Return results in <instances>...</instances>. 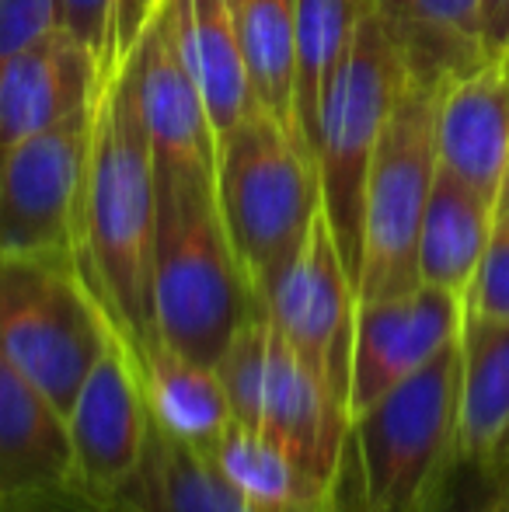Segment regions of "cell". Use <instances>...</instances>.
Segmentation results:
<instances>
[{
    "label": "cell",
    "mask_w": 509,
    "mask_h": 512,
    "mask_svg": "<svg viewBox=\"0 0 509 512\" xmlns=\"http://www.w3.org/2000/svg\"><path fill=\"white\" fill-rule=\"evenodd\" d=\"M464 300L440 286L356 304L349 418L367 411L387 391L429 366L450 342L461 338Z\"/></svg>",
    "instance_id": "12"
},
{
    "label": "cell",
    "mask_w": 509,
    "mask_h": 512,
    "mask_svg": "<svg viewBox=\"0 0 509 512\" xmlns=\"http://www.w3.org/2000/svg\"><path fill=\"white\" fill-rule=\"evenodd\" d=\"M217 196L241 272L265 307L325 209L318 164L297 136L255 108L217 140Z\"/></svg>",
    "instance_id": "4"
},
{
    "label": "cell",
    "mask_w": 509,
    "mask_h": 512,
    "mask_svg": "<svg viewBox=\"0 0 509 512\" xmlns=\"http://www.w3.org/2000/svg\"><path fill=\"white\" fill-rule=\"evenodd\" d=\"M461 338L349 422V512H447L457 450Z\"/></svg>",
    "instance_id": "3"
},
{
    "label": "cell",
    "mask_w": 509,
    "mask_h": 512,
    "mask_svg": "<svg viewBox=\"0 0 509 512\" xmlns=\"http://www.w3.org/2000/svg\"><path fill=\"white\" fill-rule=\"evenodd\" d=\"M482 42L485 60H503L509 53V0H482Z\"/></svg>",
    "instance_id": "31"
},
{
    "label": "cell",
    "mask_w": 509,
    "mask_h": 512,
    "mask_svg": "<svg viewBox=\"0 0 509 512\" xmlns=\"http://www.w3.org/2000/svg\"><path fill=\"white\" fill-rule=\"evenodd\" d=\"M70 478L63 415L0 349V499Z\"/></svg>",
    "instance_id": "21"
},
{
    "label": "cell",
    "mask_w": 509,
    "mask_h": 512,
    "mask_svg": "<svg viewBox=\"0 0 509 512\" xmlns=\"http://www.w3.org/2000/svg\"><path fill=\"white\" fill-rule=\"evenodd\" d=\"M95 105L32 136L0 161V251L81 255V206Z\"/></svg>",
    "instance_id": "9"
},
{
    "label": "cell",
    "mask_w": 509,
    "mask_h": 512,
    "mask_svg": "<svg viewBox=\"0 0 509 512\" xmlns=\"http://www.w3.org/2000/svg\"><path fill=\"white\" fill-rule=\"evenodd\" d=\"M70 446V478L88 492L116 495L140 464L150 432V408L143 394L140 352L126 335H116L109 349L88 370L74 405L63 415Z\"/></svg>",
    "instance_id": "11"
},
{
    "label": "cell",
    "mask_w": 509,
    "mask_h": 512,
    "mask_svg": "<svg viewBox=\"0 0 509 512\" xmlns=\"http://www.w3.org/2000/svg\"><path fill=\"white\" fill-rule=\"evenodd\" d=\"M440 88L408 77L398 91L377 143L363 206V258L356 300H387L412 293L419 283V234L426 216L436 154V108Z\"/></svg>",
    "instance_id": "8"
},
{
    "label": "cell",
    "mask_w": 509,
    "mask_h": 512,
    "mask_svg": "<svg viewBox=\"0 0 509 512\" xmlns=\"http://www.w3.org/2000/svg\"><path fill=\"white\" fill-rule=\"evenodd\" d=\"M496 485H499V488H503V492L509 495V471H506V478H503V481H496Z\"/></svg>",
    "instance_id": "33"
},
{
    "label": "cell",
    "mask_w": 509,
    "mask_h": 512,
    "mask_svg": "<svg viewBox=\"0 0 509 512\" xmlns=\"http://www.w3.org/2000/svg\"><path fill=\"white\" fill-rule=\"evenodd\" d=\"M468 512H509V495L496 485V488H492L489 499H482L478 506H471Z\"/></svg>",
    "instance_id": "32"
},
{
    "label": "cell",
    "mask_w": 509,
    "mask_h": 512,
    "mask_svg": "<svg viewBox=\"0 0 509 512\" xmlns=\"http://www.w3.org/2000/svg\"><path fill=\"white\" fill-rule=\"evenodd\" d=\"M154 161L217 171V133L178 32L175 0H161L126 56Z\"/></svg>",
    "instance_id": "13"
},
{
    "label": "cell",
    "mask_w": 509,
    "mask_h": 512,
    "mask_svg": "<svg viewBox=\"0 0 509 512\" xmlns=\"http://www.w3.org/2000/svg\"><path fill=\"white\" fill-rule=\"evenodd\" d=\"M154 241L157 161L123 60L102 84L95 105L81 206V265L136 352L157 345Z\"/></svg>",
    "instance_id": "1"
},
{
    "label": "cell",
    "mask_w": 509,
    "mask_h": 512,
    "mask_svg": "<svg viewBox=\"0 0 509 512\" xmlns=\"http://www.w3.org/2000/svg\"><path fill=\"white\" fill-rule=\"evenodd\" d=\"M370 0H297V133L311 150L321 95L353 49Z\"/></svg>",
    "instance_id": "25"
},
{
    "label": "cell",
    "mask_w": 509,
    "mask_h": 512,
    "mask_svg": "<svg viewBox=\"0 0 509 512\" xmlns=\"http://www.w3.org/2000/svg\"><path fill=\"white\" fill-rule=\"evenodd\" d=\"M0 512H112L109 499L88 492L74 478L35 485L25 492H14L0 499Z\"/></svg>",
    "instance_id": "28"
},
{
    "label": "cell",
    "mask_w": 509,
    "mask_h": 512,
    "mask_svg": "<svg viewBox=\"0 0 509 512\" xmlns=\"http://www.w3.org/2000/svg\"><path fill=\"white\" fill-rule=\"evenodd\" d=\"M255 105L297 136V0H227ZM304 143V140H300ZM314 157V154H311Z\"/></svg>",
    "instance_id": "24"
},
{
    "label": "cell",
    "mask_w": 509,
    "mask_h": 512,
    "mask_svg": "<svg viewBox=\"0 0 509 512\" xmlns=\"http://www.w3.org/2000/svg\"><path fill=\"white\" fill-rule=\"evenodd\" d=\"M405 81V63L370 7L353 49L321 95L318 122L311 133V154L321 178V206L353 286L360 279L363 258V206H367L370 164Z\"/></svg>",
    "instance_id": "6"
},
{
    "label": "cell",
    "mask_w": 509,
    "mask_h": 512,
    "mask_svg": "<svg viewBox=\"0 0 509 512\" xmlns=\"http://www.w3.org/2000/svg\"><path fill=\"white\" fill-rule=\"evenodd\" d=\"M436 154L447 171L496 199L509 164V67L489 60L450 81L436 108Z\"/></svg>",
    "instance_id": "15"
},
{
    "label": "cell",
    "mask_w": 509,
    "mask_h": 512,
    "mask_svg": "<svg viewBox=\"0 0 509 512\" xmlns=\"http://www.w3.org/2000/svg\"><path fill=\"white\" fill-rule=\"evenodd\" d=\"M143 394L154 425H161L178 443L210 450L234 422V408L217 366L196 363L164 342L140 352Z\"/></svg>",
    "instance_id": "22"
},
{
    "label": "cell",
    "mask_w": 509,
    "mask_h": 512,
    "mask_svg": "<svg viewBox=\"0 0 509 512\" xmlns=\"http://www.w3.org/2000/svg\"><path fill=\"white\" fill-rule=\"evenodd\" d=\"M161 0H116V14H112V56H109V74L129 56L136 46L140 32L147 28L150 14L157 11Z\"/></svg>",
    "instance_id": "30"
},
{
    "label": "cell",
    "mask_w": 509,
    "mask_h": 512,
    "mask_svg": "<svg viewBox=\"0 0 509 512\" xmlns=\"http://www.w3.org/2000/svg\"><path fill=\"white\" fill-rule=\"evenodd\" d=\"M220 471L241 492L248 512H349L346 485H328L252 425L234 418L213 446Z\"/></svg>",
    "instance_id": "20"
},
{
    "label": "cell",
    "mask_w": 509,
    "mask_h": 512,
    "mask_svg": "<svg viewBox=\"0 0 509 512\" xmlns=\"http://www.w3.org/2000/svg\"><path fill=\"white\" fill-rule=\"evenodd\" d=\"M468 314L482 317H503L509 321V164L503 185L496 192V209H492V234L485 244L478 276L464 300Z\"/></svg>",
    "instance_id": "26"
},
{
    "label": "cell",
    "mask_w": 509,
    "mask_h": 512,
    "mask_svg": "<svg viewBox=\"0 0 509 512\" xmlns=\"http://www.w3.org/2000/svg\"><path fill=\"white\" fill-rule=\"evenodd\" d=\"M112 512H248L238 488L220 471L217 457L199 446L178 443L150 418L140 464L116 495Z\"/></svg>",
    "instance_id": "18"
},
{
    "label": "cell",
    "mask_w": 509,
    "mask_h": 512,
    "mask_svg": "<svg viewBox=\"0 0 509 512\" xmlns=\"http://www.w3.org/2000/svg\"><path fill=\"white\" fill-rule=\"evenodd\" d=\"M175 7L185 60L196 74L213 133L220 140L258 108L238 32H234L231 4L227 0H175Z\"/></svg>",
    "instance_id": "23"
},
{
    "label": "cell",
    "mask_w": 509,
    "mask_h": 512,
    "mask_svg": "<svg viewBox=\"0 0 509 512\" xmlns=\"http://www.w3.org/2000/svg\"><path fill=\"white\" fill-rule=\"evenodd\" d=\"M258 307L227 237L217 171L157 161V342L196 363L217 366Z\"/></svg>",
    "instance_id": "2"
},
{
    "label": "cell",
    "mask_w": 509,
    "mask_h": 512,
    "mask_svg": "<svg viewBox=\"0 0 509 512\" xmlns=\"http://www.w3.org/2000/svg\"><path fill=\"white\" fill-rule=\"evenodd\" d=\"M60 4V28H67L77 42L98 56L109 81V56H112V14L116 0H56Z\"/></svg>",
    "instance_id": "29"
},
{
    "label": "cell",
    "mask_w": 509,
    "mask_h": 512,
    "mask_svg": "<svg viewBox=\"0 0 509 512\" xmlns=\"http://www.w3.org/2000/svg\"><path fill=\"white\" fill-rule=\"evenodd\" d=\"M492 209L496 199L482 196L443 164L436 168L419 234V283L468 300L492 234Z\"/></svg>",
    "instance_id": "19"
},
{
    "label": "cell",
    "mask_w": 509,
    "mask_h": 512,
    "mask_svg": "<svg viewBox=\"0 0 509 512\" xmlns=\"http://www.w3.org/2000/svg\"><path fill=\"white\" fill-rule=\"evenodd\" d=\"M119 331L74 251H0V349L60 415Z\"/></svg>",
    "instance_id": "5"
},
{
    "label": "cell",
    "mask_w": 509,
    "mask_h": 512,
    "mask_svg": "<svg viewBox=\"0 0 509 512\" xmlns=\"http://www.w3.org/2000/svg\"><path fill=\"white\" fill-rule=\"evenodd\" d=\"M217 373L238 422L279 443L314 478L339 485L353 422L349 408L290 349L262 307L231 338Z\"/></svg>",
    "instance_id": "7"
},
{
    "label": "cell",
    "mask_w": 509,
    "mask_h": 512,
    "mask_svg": "<svg viewBox=\"0 0 509 512\" xmlns=\"http://www.w3.org/2000/svg\"><path fill=\"white\" fill-rule=\"evenodd\" d=\"M461 467L503 481L509 471V321L464 310L461 394H457Z\"/></svg>",
    "instance_id": "16"
},
{
    "label": "cell",
    "mask_w": 509,
    "mask_h": 512,
    "mask_svg": "<svg viewBox=\"0 0 509 512\" xmlns=\"http://www.w3.org/2000/svg\"><path fill=\"white\" fill-rule=\"evenodd\" d=\"M105 70L84 42L56 28L0 70V161L102 95Z\"/></svg>",
    "instance_id": "14"
},
{
    "label": "cell",
    "mask_w": 509,
    "mask_h": 512,
    "mask_svg": "<svg viewBox=\"0 0 509 512\" xmlns=\"http://www.w3.org/2000/svg\"><path fill=\"white\" fill-rule=\"evenodd\" d=\"M356 286L339 244L328 227L325 209L311 227V237L293 258L286 276L265 300V314L290 342V349L332 387L349 408L353 377V335H356Z\"/></svg>",
    "instance_id": "10"
},
{
    "label": "cell",
    "mask_w": 509,
    "mask_h": 512,
    "mask_svg": "<svg viewBox=\"0 0 509 512\" xmlns=\"http://www.w3.org/2000/svg\"><path fill=\"white\" fill-rule=\"evenodd\" d=\"M60 28L56 0H0V70Z\"/></svg>",
    "instance_id": "27"
},
{
    "label": "cell",
    "mask_w": 509,
    "mask_h": 512,
    "mask_svg": "<svg viewBox=\"0 0 509 512\" xmlns=\"http://www.w3.org/2000/svg\"><path fill=\"white\" fill-rule=\"evenodd\" d=\"M370 7L412 81L440 88L489 63L482 0H370Z\"/></svg>",
    "instance_id": "17"
}]
</instances>
